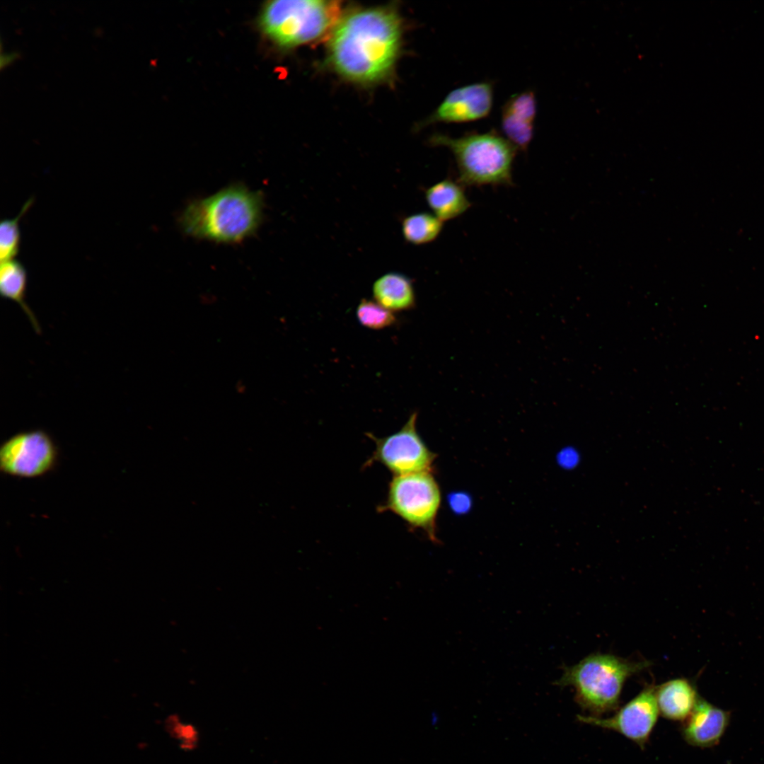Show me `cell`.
<instances>
[{
	"mask_svg": "<svg viewBox=\"0 0 764 764\" xmlns=\"http://www.w3.org/2000/svg\"><path fill=\"white\" fill-rule=\"evenodd\" d=\"M443 227L444 222L429 212L407 216L402 221V233L405 240L416 245L427 244L436 240Z\"/></svg>",
	"mask_w": 764,
	"mask_h": 764,
	"instance_id": "obj_16",
	"label": "cell"
},
{
	"mask_svg": "<svg viewBox=\"0 0 764 764\" xmlns=\"http://www.w3.org/2000/svg\"><path fill=\"white\" fill-rule=\"evenodd\" d=\"M341 16L339 1L274 0L262 6L258 23L273 44L290 49L330 35Z\"/></svg>",
	"mask_w": 764,
	"mask_h": 764,
	"instance_id": "obj_4",
	"label": "cell"
},
{
	"mask_svg": "<svg viewBox=\"0 0 764 764\" xmlns=\"http://www.w3.org/2000/svg\"><path fill=\"white\" fill-rule=\"evenodd\" d=\"M27 288V270L20 261L16 259L1 262V296L16 303L26 315L35 332L40 334V325L26 301Z\"/></svg>",
	"mask_w": 764,
	"mask_h": 764,
	"instance_id": "obj_15",
	"label": "cell"
},
{
	"mask_svg": "<svg viewBox=\"0 0 764 764\" xmlns=\"http://www.w3.org/2000/svg\"><path fill=\"white\" fill-rule=\"evenodd\" d=\"M424 197L433 214L443 222L461 216L471 206L465 187L450 178L428 187Z\"/></svg>",
	"mask_w": 764,
	"mask_h": 764,
	"instance_id": "obj_13",
	"label": "cell"
},
{
	"mask_svg": "<svg viewBox=\"0 0 764 764\" xmlns=\"http://www.w3.org/2000/svg\"><path fill=\"white\" fill-rule=\"evenodd\" d=\"M33 202L34 198H29L14 218L1 220L0 223L1 262L16 260L18 256L21 248L20 221L31 208Z\"/></svg>",
	"mask_w": 764,
	"mask_h": 764,
	"instance_id": "obj_17",
	"label": "cell"
},
{
	"mask_svg": "<svg viewBox=\"0 0 764 764\" xmlns=\"http://www.w3.org/2000/svg\"><path fill=\"white\" fill-rule=\"evenodd\" d=\"M401 23L390 8L354 9L342 15L330 35L328 58L335 70L363 84L387 78L396 62Z\"/></svg>",
	"mask_w": 764,
	"mask_h": 764,
	"instance_id": "obj_1",
	"label": "cell"
},
{
	"mask_svg": "<svg viewBox=\"0 0 764 764\" xmlns=\"http://www.w3.org/2000/svg\"><path fill=\"white\" fill-rule=\"evenodd\" d=\"M432 145L453 154L457 181L464 187L514 185L512 167L518 149L495 131L469 133L458 137L436 134Z\"/></svg>",
	"mask_w": 764,
	"mask_h": 764,
	"instance_id": "obj_3",
	"label": "cell"
},
{
	"mask_svg": "<svg viewBox=\"0 0 764 764\" xmlns=\"http://www.w3.org/2000/svg\"><path fill=\"white\" fill-rule=\"evenodd\" d=\"M494 98L490 82H477L449 92L422 124L463 123L482 120L490 112Z\"/></svg>",
	"mask_w": 764,
	"mask_h": 764,
	"instance_id": "obj_10",
	"label": "cell"
},
{
	"mask_svg": "<svg viewBox=\"0 0 764 764\" xmlns=\"http://www.w3.org/2000/svg\"><path fill=\"white\" fill-rule=\"evenodd\" d=\"M650 664L632 661L611 654H592L578 664L566 666L555 683L571 685L575 690L577 703L590 715L599 717L615 710L619 705L625 681Z\"/></svg>",
	"mask_w": 764,
	"mask_h": 764,
	"instance_id": "obj_5",
	"label": "cell"
},
{
	"mask_svg": "<svg viewBox=\"0 0 764 764\" xmlns=\"http://www.w3.org/2000/svg\"><path fill=\"white\" fill-rule=\"evenodd\" d=\"M357 318L362 326L371 330H381L396 323L393 312L366 299H362L358 304Z\"/></svg>",
	"mask_w": 764,
	"mask_h": 764,
	"instance_id": "obj_19",
	"label": "cell"
},
{
	"mask_svg": "<svg viewBox=\"0 0 764 764\" xmlns=\"http://www.w3.org/2000/svg\"><path fill=\"white\" fill-rule=\"evenodd\" d=\"M441 502L439 487L430 472L394 476L378 511H389L408 526L434 538L435 520Z\"/></svg>",
	"mask_w": 764,
	"mask_h": 764,
	"instance_id": "obj_6",
	"label": "cell"
},
{
	"mask_svg": "<svg viewBox=\"0 0 764 764\" xmlns=\"http://www.w3.org/2000/svg\"><path fill=\"white\" fill-rule=\"evenodd\" d=\"M57 456L56 446L47 432L41 429L22 432L1 446L0 469L15 477H40L53 468Z\"/></svg>",
	"mask_w": 764,
	"mask_h": 764,
	"instance_id": "obj_8",
	"label": "cell"
},
{
	"mask_svg": "<svg viewBox=\"0 0 764 764\" xmlns=\"http://www.w3.org/2000/svg\"><path fill=\"white\" fill-rule=\"evenodd\" d=\"M729 712L699 698L681 729L690 745L707 748L719 743L729 723Z\"/></svg>",
	"mask_w": 764,
	"mask_h": 764,
	"instance_id": "obj_11",
	"label": "cell"
},
{
	"mask_svg": "<svg viewBox=\"0 0 764 764\" xmlns=\"http://www.w3.org/2000/svg\"><path fill=\"white\" fill-rule=\"evenodd\" d=\"M559 463L565 468H576L580 462L578 451L572 447H567L561 451L558 456Z\"/></svg>",
	"mask_w": 764,
	"mask_h": 764,
	"instance_id": "obj_22",
	"label": "cell"
},
{
	"mask_svg": "<svg viewBox=\"0 0 764 764\" xmlns=\"http://www.w3.org/2000/svg\"><path fill=\"white\" fill-rule=\"evenodd\" d=\"M376 302L392 312L413 308L416 296L412 280L399 272H388L377 279L373 285Z\"/></svg>",
	"mask_w": 764,
	"mask_h": 764,
	"instance_id": "obj_14",
	"label": "cell"
},
{
	"mask_svg": "<svg viewBox=\"0 0 764 764\" xmlns=\"http://www.w3.org/2000/svg\"><path fill=\"white\" fill-rule=\"evenodd\" d=\"M417 419L415 412L398 432L383 438L366 434L374 441L375 450L366 465L378 462L394 476L430 472L436 456L417 433Z\"/></svg>",
	"mask_w": 764,
	"mask_h": 764,
	"instance_id": "obj_7",
	"label": "cell"
},
{
	"mask_svg": "<svg viewBox=\"0 0 764 764\" xmlns=\"http://www.w3.org/2000/svg\"><path fill=\"white\" fill-rule=\"evenodd\" d=\"M659 713L666 719L684 722L699 698L695 686L687 679H673L656 687Z\"/></svg>",
	"mask_w": 764,
	"mask_h": 764,
	"instance_id": "obj_12",
	"label": "cell"
},
{
	"mask_svg": "<svg viewBox=\"0 0 764 764\" xmlns=\"http://www.w3.org/2000/svg\"><path fill=\"white\" fill-rule=\"evenodd\" d=\"M18 57L19 54L16 52H6L4 54H1V67L3 68L5 66H8Z\"/></svg>",
	"mask_w": 764,
	"mask_h": 764,
	"instance_id": "obj_23",
	"label": "cell"
},
{
	"mask_svg": "<svg viewBox=\"0 0 764 764\" xmlns=\"http://www.w3.org/2000/svg\"><path fill=\"white\" fill-rule=\"evenodd\" d=\"M655 689L653 685L647 686L610 717L577 715V720L615 731L644 748L659 714Z\"/></svg>",
	"mask_w": 764,
	"mask_h": 764,
	"instance_id": "obj_9",
	"label": "cell"
},
{
	"mask_svg": "<svg viewBox=\"0 0 764 764\" xmlns=\"http://www.w3.org/2000/svg\"><path fill=\"white\" fill-rule=\"evenodd\" d=\"M502 110L534 123L537 113V102L532 91L515 94L504 103Z\"/></svg>",
	"mask_w": 764,
	"mask_h": 764,
	"instance_id": "obj_20",
	"label": "cell"
},
{
	"mask_svg": "<svg viewBox=\"0 0 764 764\" xmlns=\"http://www.w3.org/2000/svg\"><path fill=\"white\" fill-rule=\"evenodd\" d=\"M501 128L503 136L518 150L526 152L534 134V123L502 110Z\"/></svg>",
	"mask_w": 764,
	"mask_h": 764,
	"instance_id": "obj_18",
	"label": "cell"
},
{
	"mask_svg": "<svg viewBox=\"0 0 764 764\" xmlns=\"http://www.w3.org/2000/svg\"><path fill=\"white\" fill-rule=\"evenodd\" d=\"M262 211L260 192L235 185L188 204L179 222L183 231L194 238L236 243L256 231Z\"/></svg>",
	"mask_w": 764,
	"mask_h": 764,
	"instance_id": "obj_2",
	"label": "cell"
},
{
	"mask_svg": "<svg viewBox=\"0 0 764 764\" xmlns=\"http://www.w3.org/2000/svg\"><path fill=\"white\" fill-rule=\"evenodd\" d=\"M170 734L180 743L182 748L192 750L197 746L198 734L191 724H183L175 716H170L166 722Z\"/></svg>",
	"mask_w": 764,
	"mask_h": 764,
	"instance_id": "obj_21",
	"label": "cell"
}]
</instances>
